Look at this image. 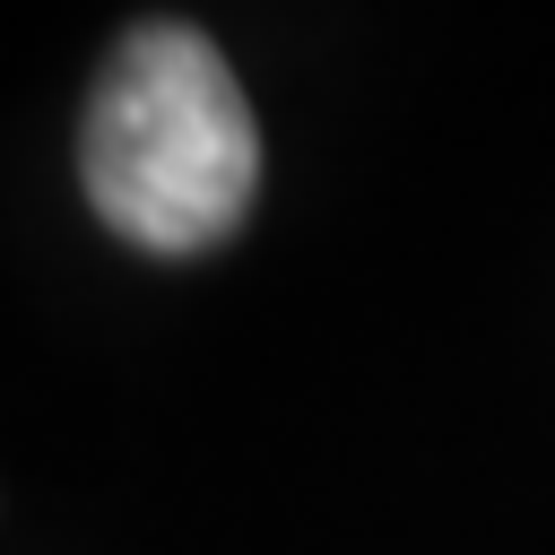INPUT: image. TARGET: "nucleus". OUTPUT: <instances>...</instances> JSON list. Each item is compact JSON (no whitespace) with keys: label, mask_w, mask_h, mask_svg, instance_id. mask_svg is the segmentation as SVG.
Wrapping results in <instances>:
<instances>
[{"label":"nucleus","mask_w":555,"mask_h":555,"mask_svg":"<svg viewBox=\"0 0 555 555\" xmlns=\"http://www.w3.org/2000/svg\"><path fill=\"white\" fill-rule=\"evenodd\" d=\"M95 217L139 251H208L260 191V130L199 26H130L78 147Z\"/></svg>","instance_id":"f257e3e1"}]
</instances>
